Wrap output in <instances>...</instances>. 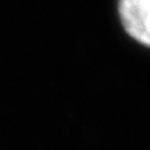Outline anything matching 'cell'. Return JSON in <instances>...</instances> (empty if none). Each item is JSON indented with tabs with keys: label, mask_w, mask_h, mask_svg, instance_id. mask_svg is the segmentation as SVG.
<instances>
[{
	"label": "cell",
	"mask_w": 150,
	"mask_h": 150,
	"mask_svg": "<svg viewBox=\"0 0 150 150\" xmlns=\"http://www.w3.org/2000/svg\"><path fill=\"white\" fill-rule=\"evenodd\" d=\"M120 17L125 30L144 45L150 42V0H120Z\"/></svg>",
	"instance_id": "obj_1"
}]
</instances>
